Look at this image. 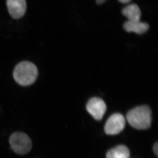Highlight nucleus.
Returning <instances> with one entry per match:
<instances>
[{
    "label": "nucleus",
    "mask_w": 158,
    "mask_h": 158,
    "mask_svg": "<svg viewBox=\"0 0 158 158\" xmlns=\"http://www.w3.org/2000/svg\"><path fill=\"white\" fill-rule=\"evenodd\" d=\"M38 76V70L36 65L28 61L20 62L15 66L13 77L19 85L23 86L33 84Z\"/></svg>",
    "instance_id": "nucleus-2"
},
{
    "label": "nucleus",
    "mask_w": 158,
    "mask_h": 158,
    "mask_svg": "<svg viewBox=\"0 0 158 158\" xmlns=\"http://www.w3.org/2000/svg\"><path fill=\"white\" fill-rule=\"evenodd\" d=\"M127 118L132 127L138 130L149 128L152 121V111L148 106H138L129 111Z\"/></svg>",
    "instance_id": "nucleus-1"
},
{
    "label": "nucleus",
    "mask_w": 158,
    "mask_h": 158,
    "mask_svg": "<svg viewBox=\"0 0 158 158\" xmlns=\"http://www.w3.org/2000/svg\"><path fill=\"white\" fill-rule=\"evenodd\" d=\"M129 150L123 145H118L107 153L106 158H129Z\"/></svg>",
    "instance_id": "nucleus-9"
},
{
    "label": "nucleus",
    "mask_w": 158,
    "mask_h": 158,
    "mask_svg": "<svg viewBox=\"0 0 158 158\" xmlns=\"http://www.w3.org/2000/svg\"><path fill=\"white\" fill-rule=\"evenodd\" d=\"M106 1V0H96V2L98 5H99L103 4Z\"/></svg>",
    "instance_id": "nucleus-11"
},
{
    "label": "nucleus",
    "mask_w": 158,
    "mask_h": 158,
    "mask_svg": "<svg viewBox=\"0 0 158 158\" xmlns=\"http://www.w3.org/2000/svg\"><path fill=\"white\" fill-rule=\"evenodd\" d=\"M122 13L129 21H139L141 17V11L138 5L131 4L123 9Z\"/></svg>",
    "instance_id": "nucleus-8"
},
{
    "label": "nucleus",
    "mask_w": 158,
    "mask_h": 158,
    "mask_svg": "<svg viewBox=\"0 0 158 158\" xmlns=\"http://www.w3.org/2000/svg\"><path fill=\"white\" fill-rule=\"evenodd\" d=\"M153 151L154 152L156 155L157 156H158V143L157 142L154 144L153 146Z\"/></svg>",
    "instance_id": "nucleus-10"
},
{
    "label": "nucleus",
    "mask_w": 158,
    "mask_h": 158,
    "mask_svg": "<svg viewBox=\"0 0 158 158\" xmlns=\"http://www.w3.org/2000/svg\"><path fill=\"white\" fill-rule=\"evenodd\" d=\"M123 28L127 32H135L141 34L147 32L149 28V25L146 23L139 21H128L123 24Z\"/></svg>",
    "instance_id": "nucleus-7"
},
{
    "label": "nucleus",
    "mask_w": 158,
    "mask_h": 158,
    "mask_svg": "<svg viewBox=\"0 0 158 158\" xmlns=\"http://www.w3.org/2000/svg\"><path fill=\"white\" fill-rule=\"evenodd\" d=\"M7 6L9 14L14 19L22 17L27 10L26 0H7Z\"/></svg>",
    "instance_id": "nucleus-6"
},
{
    "label": "nucleus",
    "mask_w": 158,
    "mask_h": 158,
    "mask_svg": "<svg viewBox=\"0 0 158 158\" xmlns=\"http://www.w3.org/2000/svg\"><path fill=\"white\" fill-rule=\"evenodd\" d=\"M118 1L120 3L127 4V3H129L132 0H118Z\"/></svg>",
    "instance_id": "nucleus-12"
},
{
    "label": "nucleus",
    "mask_w": 158,
    "mask_h": 158,
    "mask_svg": "<svg viewBox=\"0 0 158 158\" xmlns=\"http://www.w3.org/2000/svg\"><path fill=\"white\" fill-rule=\"evenodd\" d=\"M9 142L12 149L18 154H26L32 148L31 139L24 133L16 132L12 134L9 139Z\"/></svg>",
    "instance_id": "nucleus-3"
},
{
    "label": "nucleus",
    "mask_w": 158,
    "mask_h": 158,
    "mask_svg": "<svg viewBox=\"0 0 158 158\" xmlns=\"http://www.w3.org/2000/svg\"><path fill=\"white\" fill-rule=\"evenodd\" d=\"M125 123L124 116L120 113H115L110 116L106 123L105 133L108 135H117L123 130Z\"/></svg>",
    "instance_id": "nucleus-4"
},
{
    "label": "nucleus",
    "mask_w": 158,
    "mask_h": 158,
    "mask_svg": "<svg viewBox=\"0 0 158 158\" xmlns=\"http://www.w3.org/2000/svg\"><path fill=\"white\" fill-rule=\"evenodd\" d=\"M86 109L94 119L100 120L106 110V106L101 98L94 97L90 99L87 103Z\"/></svg>",
    "instance_id": "nucleus-5"
}]
</instances>
